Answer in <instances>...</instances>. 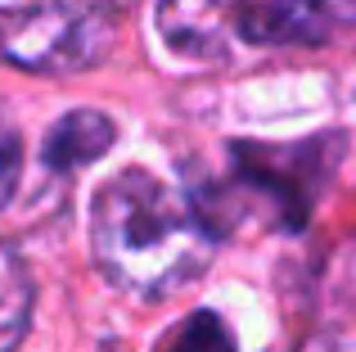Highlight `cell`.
<instances>
[{
    "label": "cell",
    "instance_id": "obj_1",
    "mask_svg": "<svg viewBox=\"0 0 356 352\" xmlns=\"http://www.w3.org/2000/svg\"><path fill=\"white\" fill-rule=\"evenodd\" d=\"M90 239L99 271L145 303L185 289L217 253V235L190 194L145 168H127L99 185Z\"/></svg>",
    "mask_w": 356,
    "mask_h": 352
},
{
    "label": "cell",
    "instance_id": "obj_2",
    "mask_svg": "<svg viewBox=\"0 0 356 352\" xmlns=\"http://www.w3.org/2000/svg\"><path fill=\"white\" fill-rule=\"evenodd\" d=\"M113 9L99 0H27L0 9V63L36 77L95 68L113 45Z\"/></svg>",
    "mask_w": 356,
    "mask_h": 352
},
{
    "label": "cell",
    "instance_id": "obj_3",
    "mask_svg": "<svg viewBox=\"0 0 356 352\" xmlns=\"http://www.w3.org/2000/svg\"><path fill=\"white\" fill-rule=\"evenodd\" d=\"M316 163H321V145H230V176L221 181V190H199L190 194V203L199 208V217L212 226L226 203L243 199V212H261L270 226L302 230L316 203Z\"/></svg>",
    "mask_w": 356,
    "mask_h": 352
},
{
    "label": "cell",
    "instance_id": "obj_4",
    "mask_svg": "<svg viewBox=\"0 0 356 352\" xmlns=\"http://www.w3.org/2000/svg\"><path fill=\"white\" fill-rule=\"evenodd\" d=\"M226 23L252 45H316L325 41V23L302 0H230Z\"/></svg>",
    "mask_w": 356,
    "mask_h": 352
},
{
    "label": "cell",
    "instance_id": "obj_5",
    "mask_svg": "<svg viewBox=\"0 0 356 352\" xmlns=\"http://www.w3.org/2000/svg\"><path fill=\"white\" fill-rule=\"evenodd\" d=\"M158 32L176 54L190 59H221L226 45V5L221 0H158Z\"/></svg>",
    "mask_w": 356,
    "mask_h": 352
},
{
    "label": "cell",
    "instance_id": "obj_6",
    "mask_svg": "<svg viewBox=\"0 0 356 352\" xmlns=\"http://www.w3.org/2000/svg\"><path fill=\"white\" fill-rule=\"evenodd\" d=\"M113 141H118V127L108 113H99V109H72V113H63L45 131L41 159L50 172H77L86 163L104 159L113 150Z\"/></svg>",
    "mask_w": 356,
    "mask_h": 352
},
{
    "label": "cell",
    "instance_id": "obj_7",
    "mask_svg": "<svg viewBox=\"0 0 356 352\" xmlns=\"http://www.w3.org/2000/svg\"><path fill=\"white\" fill-rule=\"evenodd\" d=\"M32 303H36V285L23 253L0 239V352H14L23 344L27 326H32Z\"/></svg>",
    "mask_w": 356,
    "mask_h": 352
},
{
    "label": "cell",
    "instance_id": "obj_8",
    "mask_svg": "<svg viewBox=\"0 0 356 352\" xmlns=\"http://www.w3.org/2000/svg\"><path fill=\"white\" fill-rule=\"evenodd\" d=\"M158 352H239L230 326L217 312H190L181 326L167 330V339L158 344Z\"/></svg>",
    "mask_w": 356,
    "mask_h": 352
},
{
    "label": "cell",
    "instance_id": "obj_9",
    "mask_svg": "<svg viewBox=\"0 0 356 352\" xmlns=\"http://www.w3.org/2000/svg\"><path fill=\"white\" fill-rule=\"evenodd\" d=\"M302 5L325 23V32L330 27H356V0H302Z\"/></svg>",
    "mask_w": 356,
    "mask_h": 352
}]
</instances>
